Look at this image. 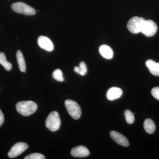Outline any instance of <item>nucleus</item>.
Instances as JSON below:
<instances>
[{
	"label": "nucleus",
	"instance_id": "1",
	"mask_svg": "<svg viewBox=\"0 0 159 159\" xmlns=\"http://www.w3.org/2000/svg\"><path fill=\"white\" fill-rule=\"evenodd\" d=\"M16 107L18 112L25 116L34 113L38 108L37 104L32 101H20L18 102Z\"/></svg>",
	"mask_w": 159,
	"mask_h": 159
},
{
	"label": "nucleus",
	"instance_id": "2",
	"mask_svg": "<svg viewBox=\"0 0 159 159\" xmlns=\"http://www.w3.org/2000/svg\"><path fill=\"white\" fill-rule=\"evenodd\" d=\"M45 124L46 127L51 131L58 130L60 127L61 120L58 112L54 111L49 114L46 119Z\"/></svg>",
	"mask_w": 159,
	"mask_h": 159
},
{
	"label": "nucleus",
	"instance_id": "3",
	"mask_svg": "<svg viewBox=\"0 0 159 159\" xmlns=\"http://www.w3.org/2000/svg\"><path fill=\"white\" fill-rule=\"evenodd\" d=\"M145 20L144 18L135 16L131 18L127 23L128 30L133 34H138L142 32Z\"/></svg>",
	"mask_w": 159,
	"mask_h": 159
},
{
	"label": "nucleus",
	"instance_id": "4",
	"mask_svg": "<svg viewBox=\"0 0 159 159\" xmlns=\"http://www.w3.org/2000/svg\"><path fill=\"white\" fill-rule=\"evenodd\" d=\"M65 105L69 114L73 119H80L81 115V109L77 102L70 99H67L65 102Z\"/></svg>",
	"mask_w": 159,
	"mask_h": 159
},
{
	"label": "nucleus",
	"instance_id": "5",
	"mask_svg": "<svg viewBox=\"0 0 159 159\" xmlns=\"http://www.w3.org/2000/svg\"><path fill=\"white\" fill-rule=\"evenodd\" d=\"M11 9L18 13L25 15H34L36 13L34 8L21 2L13 3L11 5Z\"/></svg>",
	"mask_w": 159,
	"mask_h": 159
},
{
	"label": "nucleus",
	"instance_id": "6",
	"mask_svg": "<svg viewBox=\"0 0 159 159\" xmlns=\"http://www.w3.org/2000/svg\"><path fill=\"white\" fill-rule=\"evenodd\" d=\"M157 26L153 21L145 20L141 32L147 37H152L157 33Z\"/></svg>",
	"mask_w": 159,
	"mask_h": 159
},
{
	"label": "nucleus",
	"instance_id": "7",
	"mask_svg": "<svg viewBox=\"0 0 159 159\" xmlns=\"http://www.w3.org/2000/svg\"><path fill=\"white\" fill-rule=\"evenodd\" d=\"M29 148L28 145L25 142H18L15 144L8 152V157L13 158L16 157L27 150Z\"/></svg>",
	"mask_w": 159,
	"mask_h": 159
},
{
	"label": "nucleus",
	"instance_id": "8",
	"mask_svg": "<svg viewBox=\"0 0 159 159\" xmlns=\"http://www.w3.org/2000/svg\"><path fill=\"white\" fill-rule=\"evenodd\" d=\"M70 153L72 156L75 157L82 158L89 156L90 152L85 146L80 145L73 148Z\"/></svg>",
	"mask_w": 159,
	"mask_h": 159
},
{
	"label": "nucleus",
	"instance_id": "9",
	"mask_svg": "<svg viewBox=\"0 0 159 159\" xmlns=\"http://www.w3.org/2000/svg\"><path fill=\"white\" fill-rule=\"evenodd\" d=\"M38 43L41 48L48 51L54 50L53 43L48 38L44 36H40L38 39Z\"/></svg>",
	"mask_w": 159,
	"mask_h": 159
},
{
	"label": "nucleus",
	"instance_id": "10",
	"mask_svg": "<svg viewBox=\"0 0 159 159\" xmlns=\"http://www.w3.org/2000/svg\"><path fill=\"white\" fill-rule=\"evenodd\" d=\"M110 136L113 140L119 145L125 147H127L129 145L128 139L118 132L112 131L110 132Z\"/></svg>",
	"mask_w": 159,
	"mask_h": 159
},
{
	"label": "nucleus",
	"instance_id": "11",
	"mask_svg": "<svg viewBox=\"0 0 159 159\" xmlns=\"http://www.w3.org/2000/svg\"><path fill=\"white\" fill-rule=\"evenodd\" d=\"M122 91L121 89L117 87L111 88L107 91V97L108 100L112 101L119 99L122 96Z\"/></svg>",
	"mask_w": 159,
	"mask_h": 159
},
{
	"label": "nucleus",
	"instance_id": "12",
	"mask_svg": "<svg viewBox=\"0 0 159 159\" xmlns=\"http://www.w3.org/2000/svg\"><path fill=\"white\" fill-rule=\"evenodd\" d=\"M145 64L152 75L159 76V63L155 62L152 60H148Z\"/></svg>",
	"mask_w": 159,
	"mask_h": 159
},
{
	"label": "nucleus",
	"instance_id": "13",
	"mask_svg": "<svg viewBox=\"0 0 159 159\" xmlns=\"http://www.w3.org/2000/svg\"><path fill=\"white\" fill-rule=\"evenodd\" d=\"M100 54L107 59H111L113 57L114 53L110 47L106 45H102L99 48Z\"/></svg>",
	"mask_w": 159,
	"mask_h": 159
},
{
	"label": "nucleus",
	"instance_id": "14",
	"mask_svg": "<svg viewBox=\"0 0 159 159\" xmlns=\"http://www.w3.org/2000/svg\"><path fill=\"white\" fill-rule=\"evenodd\" d=\"M144 127L145 131L149 134H153L156 129L154 122L150 119H145L144 123Z\"/></svg>",
	"mask_w": 159,
	"mask_h": 159
},
{
	"label": "nucleus",
	"instance_id": "15",
	"mask_svg": "<svg viewBox=\"0 0 159 159\" xmlns=\"http://www.w3.org/2000/svg\"><path fill=\"white\" fill-rule=\"evenodd\" d=\"M16 56L20 70L22 72H25L26 64L22 53L20 51H18L16 52Z\"/></svg>",
	"mask_w": 159,
	"mask_h": 159
},
{
	"label": "nucleus",
	"instance_id": "16",
	"mask_svg": "<svg viewBox=\"0 0 159 159\" xmlns=\"http://www.w3.org/2000/svg\"><path fill=\"white\" fill-rule=\"evenodd\" d=\"M0 64L2 65L7 71L10 70L12 67L11 64L6 60V55L3 52L0 53Z\"/></svg>",
	"mask_w": 159,
	"mask_h": 159
},
{
	"label": "nucleus",
	"instance_id": "17",
	"mask_svg": "<svg viewBox=\"0 0 159 159\" xmlns=\"http://www.w3.org/2000/svg\"><path fill=\"white\" fill-rule=\"evenodd\" d=\"M74 71L81 76H84L87 73V67L85 63L82 61L80 63L79 66H75Z\"/></svg>",
	"mask_w": 159,
	"mask_h": 159
},
{
	"label": "nucleus",
	"instance_id": "18",
	"mask_svg": "<svg viewBox=\"0 0 159 159\" xmlns=\"http://www.w3.org/2000/svg\"><path fill=\"white\" fill-rule=\"evenodd\" d=\"M52 76L54 79L60 82H62L64 80L62 71L60 69H56L55 70L52 74Z\"/></svg>",
	"mask_w": 159,
	"mask_h": 159
},
{
	"label": "nucleus",
	"instance_id": "19",
	"mask_svg": "<svg viewBox=\"0 0 159 159\" xmlns=\"http://www.w3.org/2000/svg\"><path fill=\"white\" fill-rule=\"evenodd\" d=\"M124 115H125V120L127 123L130 124L134 123L135 120L134 117V114L132 113L130 111L128 110L125 111Z\"/></svg>",
	"mask_w": 159,
	"mask_h": 159
},
{
	"label": "nucleus",
	"instance_id": "20",
	"mask_svg": "<svg viewBox=\"0 0 159 159\" xmlns=\"http://www.w3.org/2000/svg\"><path fill=\"white\" fill-rule=\"evenodd\" d=\"M45 157L42 154L34 153L30 154L25 157V159H44Z\"/></svg>",
	"mask_w": 159,
	"mask_h": 159
},
{
	"label": "nucleus",
	"instance_id": "21",
	"mask_svg": "<svg viewBox=\"0 0 159 159\" xmlns=\"http://www.w3.org/2000/svg\"><path fill=\"white\" fill-rule=\"evenodd\" d=\"M151 93L155 98L159 100V87H156L152 89Z\"/></svg>",
	"mask_w": 159,
	"mask_h": 159
},
{
	"label": "nucleus",
	"instance_id": "22",
	"mask_svg": "<svg viewBox=\"0 0 159 159\" xmlns=\"http://www.w3.org/2000/svg\"><path fill=\"white\" fill-rule=\"evenodd\" d=\"M4 122V117L2 112L0 110V126L2 125Z\"/></svg>",
	"mask_w": 159,
	"mask_h": 159
}]
</instances>
